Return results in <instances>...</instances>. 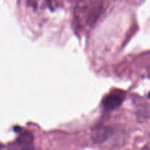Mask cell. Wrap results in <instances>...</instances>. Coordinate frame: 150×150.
<instances>
[{
    "instance_id": "6da1fadb",
    "label": "cell",
    "mask_w": 150,
    "mask_h": 150,
    "mask_svg": "<svg viewBox=\"0 0 150 150\" xmlns=\"http://www.w3.org/2000/svg\"><path fill=\"white\" fill-rule=\"evenodd\" d=\"M100 10L101 5L98 2L80 0L76 7V16L79 19L85 17L86 23L92 24L99 16Z\"/></svg>"
},
{
    "instance_id": "7a4b0ae2",
    "label": "cell",
    "mask_w": 150,
    "mask_h": 150,
    "mask_svg": "<svg viewBox=\"0 0 150 150\" xmlns=\"http://www.w3.org/2000/svg\"><path fill=\"white\" fill-rule=\"evenodd\" d=\"M125 96L122 92H114L107 95L102 101V105L105 111L117 109L122 105Z\"/></svg>"
},
{
    "instance_id": "3957f363",
    "label": "cell",
    "mask_w": 150,
    "mask_h": 150,
    "mask_svg": "<svg viewBox=\"0 0 150 150\" xmlns=\"http://www.w3.org/2000/svg\"><path fill=\"white\" fill-rule=\"evenodd\" d=\"M112 134L113 130L111 127L104 125H98L92 129L91 139L93 143L101 144L108 140Z\"/></svg>"
},
{
    "instance_id": "277c9868",
    "label": "cell",
    "mask_w": 150,
    "mask_h": 150,
    "mask_svg": "<svg viewBox=\"0 0 150 150\" xmlns=\"http://www.w3.org/2000/svg\"><path fill=\"white\" fill-rule=\"evenodd\" d=\"M33 140L34 138L32 133H30L29 132H24L19 136L17 141H16V143L20 146L28 147L32 144Z\"/></svg>"
}]
</instances>
